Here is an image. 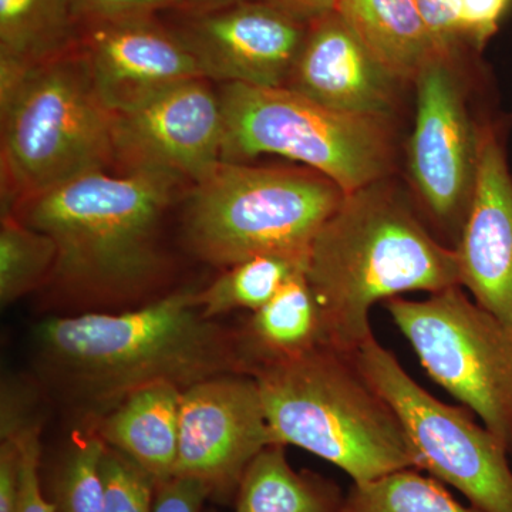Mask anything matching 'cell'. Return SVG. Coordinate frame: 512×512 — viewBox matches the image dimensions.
Returning <instances> with one entry per match:
<instances>
[{
	"label": "cell",
	"mask_w": 512,
	"mask_h": 512,
	"mask_svg": "<svg viewBox=\"0 0 512 512\" xmlns=\"http://www.w3.org/2000/svg\"><path fill=\"white\" fill-rule=\"evenodd\" d=\"M431 379L466 404L512 454V338L463 286L384 302Z\"/></svg>",
	"instance_id": "8"
},
{
	"label": "cell",
	"mask_w": 512,
	"mask_h": 512,
	"mask_svg": "<svg viewBox=\"0 0 512 512\" xmlns=\"http://www.w3.org/2000/svg\"><path fill=\"white\" fill-rule=\"evenodd\" d=\"M413 84L416 119L407 148L410 180L434 234L456 249L476 188L481 124L468 109L457 56L433 57Z\"/></svg>",
	"instance_id": "10"
},
{
	"label": "cell",
	"mask_w": 512,
	"mask_h": 512,
	"mask_svg": "<svg viewBox=\"0 0 512 512\" xmlns=\"http://www.w3.org/2000/svg\"><path fill=\"white\" fill-rule=\"evenodd\" d=\"M340 512L481 511L458 503L436 478L421 476L417 468H403L367 483H353Z\"/></svg>",
	"instance_id": "24"
},
{
	"label": "cell",
	"mask_w": 512,
	"mask_h": 512,
	"mask_svg": "<svg viewBox=\"0 0 512 512\" xmlns=\"http://www.w3.org/2000/svg\"><path fill=\"white\" fill-rule=\"evenodd\" d=\"M234 501V512H340L345 495L328 478L296 471L275 443L249 463Z\"/></svg>",
	"instance_id": "21"
},
{
	"label": "cell",
	"mask_w": 512,
	"mask_h": 512,
	"mask_svg": "<svg viewBox=\"0 0 512 512\" xmlns=\"http://www.w3.org/2000/svg\"><path fill=\"white\" fill-rule=\"evenodd\" d=\"M355 360L402 420L419 470L456 488L478 511L512 512L510 451L503 441L414 382L375 335L357 349Z\"/></svg>",
	"instance_id": "9"
},
{
	"label": "cell",
	"mask_w": 512,
	"mask_h": 512,
	"mask_svg": "<svg viewBox=\"0 0 512 512\" xmlns=\"http://www.w3.org/2000/svg\"><path fill=\"white\" fill-rule=\"evenodd\" d=\"M28 384L19 380L5 379L2 384L0 406V440L23 439L40 433L37 399Z\"/></svg>",
	"instance_id": "27"
},
{
	"label": "cell",
	"mask_w": 512,
	"mask_h": 512,
	"mask_svg": "<svg viewBox=\"0 0 512 512\" xmlns=\"http://www.w3.org/2000/svg\"><path fill=\"white\" fill-rule=\"evenodd\" d=\"M251 376L276 443L329 461L355 484L419 470L402 420L367 382L355 355L322 345L255 367Z\"/></svg>",
	"instance_id": "4"
},
{
	"label": "cell",
	"mask_w": 512,
	"mask_h": 512,
	"mask_svg": "<svg viewBox=\"0 0 512 512\" xmlns=\"http://www.w3.org/2000/svg\"><path fill=\"white\" fill-rule=\"evenodd\" d=\"M404 86L332 12L309 23L285 87L339 113L396 119Z\"/></svg>",
	"instance_id": "16"
},
{
	"label": "cell",
	"mask_w": 512,
	"mask_h": 512,
	"mask_svg": "<svg viewBox=\"0 0 512 512\" xmlns=\"http://www.w3.org/2000/svg\"><path fill=\"white\" fill-rule=\"evenodd\" d=\"M210 500L207 487L187 477H173L157 484L153 512H201Z\"/></svg>",
	"instance_id": "32"
},
{
	"label": "cell",
	"mask_w": 512,
	"mask_h": 512,
	"mask_svg": "<svg viewBox=\"0 0 512 512\" xmlns=\"http://www.w3.org/2000/svg\"><path fill=\"white\" fill-rule=\"evenodd\" d=\"M309 23L258 0L187 13L173 29L197 60L204 79L224 84L285 87Z\"/></svg>",
	"instance_id": "13"
},
{
	"label": "cell",
	"mask_w": 512,
	"mask_h": 512,
	"mask_svg": "<svg viewBox=\"0 0 512 512\" xmlns=\"http://www.w3.org/2000/svg\"><path fill=\"white\" fill-rule=\"evenodd\" d=\"M335 12L404 84H413L424 64L444 55L413 0H336Z\"/></svg>",
	"instance_id": "19"
},
{
	"label": "cell",
	"mask_w": 512,
	"mask_h": 512,
	"mask_svg": "<svg viewBox=\"0 0 512 512\" xmlns=\"http://www.w3.org/2000/svg\"><path fill=\"white\" fill-rule=\"evenodd\" d=\"M198 289H180L119 312L53 316L36 328L40 370L87 424L157 383L187 389L249 375L238 330L204 318Z\"/></svg>",
	"instance_id": "1"
},
{
	"label": "cell",
	"mask_w": 512,
	"mask_h": 512,
	"mask_svg": "<svg viewBox=\"0 0 512 512\" xmlns=\"http://www.w3.org/2000/svg\"><path fill=\"white\" fill-rule=\"evenodd\" d=\"M107 444L92 427L74 436L55 468L52 494L56 512H101L104 481L101 461Z\"/></svg>",
	"instance_id": "25"
},
{
	"label": "cell",
	"mask_w": 512,
	"mask_h": 512,
	"mask_svg": "<svg viewBox=\"0 0 512 512\" xmlns=\"http://www.w3.org/2000/svg\"><path fill=\"white\" fill-rule=\"evenodd\" d=\"M23 441L26 454L25 488L19 512H56L55 504L50 501L40 481V433L30 434Z\"/></svg>",
	"instance_id": "33"
},
{
	"label": "cell",
	"mask_w": 512,
	"mask_h": 512,
	"mask_svg": "<svg viewBox=\"0 0 512 512\" xmlns=\"http://www.w3.org/2000/svg\"><path fill=\"white\" fill-rule=\"evenodd\" d=\"M275 443L254 377H210L183 390L174 477L200 481L210 500L227 504L249 463Z\"/></svg>",
	"instance_id": "11"
},
{
	"label": "cell",
	"mask_w": 512,
	"mask_h": 512,
	"mask_svg": "<svg viewBox=\"0 0 512 512\" xmlns=\"http://www.w3.org/2000/svg\"><path fill=\"white\" fill-rule=\"evenodd\" d=\"M305 275L325 345L348 355L372 338L377 302L461 286L456 249L427 227L393 177L345 195L313 238Z\"/></svg>",
	"instance_id": "3"
},
{
	"label": "cell",
	"mask_w": 512,
	"mask_h": 512,
	"mask_svg": "<svg viewBox=\"0 0 512 512\" xmlns=\"http://www.w3.org/2000/svg\"><path fill=\"white\" fill-rule=\"evenodd\" d=\"M511 0H458L464 39L484 47L500 25Z\"/></svg>",
	"instance_id": "31"
},
{
	"label": "cell",
	"mask_w": 512,
	"mask_h": 512,
	"mask_svg": "<svg viewBox=\"0 0 512 512\" xmlns=\"http://www.w3.org/2000/svg\"><path fill=\"white\" fill-rule=\"evenodd\" d=\"M424 25L444 55L457 56L464 39L458 0H413Z\"/></svg>",
	"instance_id": "28"
},
{
	"label": "cell",
	"mask_w": 512,
	"mask_h": 512,
	"mask_svg": "<svg viewBox=\"0 0 512 512\" xmlns=\"http://www.w3.org/2000/svg\"><path fill=\"white\" fill-rule=\"evenodd\" d=\"M241 2V0H180V8L185 13L207 12V10L224 8L232 3Z\"/></svg>",
	"instance_id": "35"
},
{
	"label": "cell",
	"mask_w": 512,
	"mask_h": 512,
	"mask_svg": "<svg viewBox=\"0 0 512 512\" xmlns=\"http://www.w3.org/2000/svg\"><path fill=\"white\" fill-rule=\"evenodd\" d=\"M113 121L80 47L0 87L2 214L82 175L111 171Z\"/></svg>",
	"instance_id": "5"
},
{
	"label": "cell",
	"mask_w": 512,
	"mask_h": 512,
	"mask_svg": "<svg viewBox=\"0 0 512 512\" xmlns=\"http://www.w3.org/2000/svg\"><path fill=\"white\" fill-rule=\"evenodd\" d=\"M183 184L158 173L96 171L12 211L57 247L49 284L87 312L154 301L170 274L165 215Z\"/></svg>",
	"instance_id": "2"
},
{
	"label": "cell",
	"mask_w": 512,
	"mask_h": 512,
	"mask_svg": "<svg viewBox=\"0 0 512 512\" xmlns=\"http://www.w3.org/2000/svg\"><path fill=\"white\" fill-rule=\"evenodd\" d=\"M345 195L311 168L221 161L192 184L184 242L198 259L222 269L261 255L306 262L313 238Z\"/></svg>",
	"instance_id": "6"
},
{
	"label": "cell",
	"mask_w": 512,
	"mask_h": 512,
	"mask_svg": "<svg viewBox=\"0 0 512 512\" xmlns=\"http://www.w3.org/2000/svg\"><path fill=\"white\" fill-rule=\"evenodd\" d=\"M84 26L90 23L154 18L164 9L180 8V0H77Z\"/></svg>",
	"instance_id": "29"
},
{
	"label": "cell",
	"mask_w": 512,
	"mask_h": 512,
	"mask_svg": "<svg viewBox=\"0 0 512 512\" xmlns=\"http://www.w3.org/2000/svg\"><path fill=\"white\" fill-rule=\"evenodd\" d=\"M249 376L255 367L293 359L325 345L318 303L305 269L295 272L274 298L238 330Z\"/></svg>",
	"instance_id": "20"
},
{
	"label": "cell",
	"mask_w": 512,
	"mask_h": 512,
	"mask_svg": "<svg viewBox=\"0 0 512 512\" xmlns=\"http://www.w3.org/2000/svg\"><path fill=\"white\" fill-rule=\"evenodd\" d=\"M57 247L49 235L29 227L13 212L0 224V302L9 306L49 284Z\"/></svg>",
	"instance_id": "23"
},
{
	"label": "cell",
	"mask_w": 512,
	"mask_h": 512,
	"mask_svg": "<svg viewBox=\"0 0 512 512\" xmlns=\"http://www.w3.org/2000/svg\"><path fill=\"white\" fill-rule=\"evenodd\" d=\"M77 0H0V87L79 49Z\"/></svg>",
	"instance_id": "18"
},
{
	"label": "cell",
	"mask_w": 512,
	"mask_h": 512,
	"mask_svg": "<svg viewBox=\"0 0 512 512\" xmlns=\"http://www.w3.org/2000/svg\"><path fill=\"white\" fill-rule=\"evenodd\" d=\"M220 94L204 77L187 80L114 114L117 173H158L195 184L222 161Z\"/></svg>",
	"instance_id": "12"
},
{
	"label": "cell",
	"mask_w": 512,
	"mask_h": 512,
	"mask_svg": "<svg viewBox=\"0 0 512 512\" xmlns=\"http://www.w3.org/2000/svg\"><path fill=\"white\" fill-rule=\"evenodd\" d=\"M181 396L183 390L170 383L143 387L86 427L164 483L177 466Z\"/></svg>",
	"instance_id": "17"
},
{
	"label": "cell",
	"mask_w": 512,
	"mask_h": 512,
	"mask_svg": "<svg viewBox=\"0 0 512 512\" xmlns=\"http://www.w3.org/2000/svg\"><path fill=\"white\" fill-rule=\"evenodd\" d=\"M288 13L302 22L311 23L335 12L336 0H258Z\"/></svg>",
	"instance_id": "34"
},
{
	"label": "cell",
	"mask_w": 512,
	"mask_h": 512,
	"mask_svg": "<svg viewBox=\"0 0 512 512\" xmlns=\"http://www.w3.org/2000/svg\"><path fill=\"white\" fill-rule=\"evenodd\" d=\"M456 251L461 286L512 338V174L491 123L480 127L476 188Z\"/></svg>",
	"instance_id": "15"
},
{
	"label": "cell",
	"mask_w": 512,
	"mask_h": 512,
	"mask_svg": "<svg viewBox=\"0 0 512 512\" xmlns=\"http://www.w3.org/2000/svg\"><path fill=\"white\" fill-rule=\"evenodd\" d=\"M80 50L100 99L114 114L204 77L180 36L156 16L90 23L84 26Z\"/></svg>",
	"instance_id": "14"
},
{
	"label": "cell",
	"mask_w": 512,
	"mask_h": 512,
	"mask_svg": "<svg viewBox=\"0 0 512 512\" xmlns=\"http://www.w3.org/2000/svg\"><path fill=\"white\" fill-rule=\"evenodd\" d=\"M222 161L279 156L325 175L345 194L393 177L396 119L339 113L288 87L222 84Z\"/></svg>",
	"instance_id": "7"
},
{
	"label": "cell",
	"mask_w": 512,
	"mask_h": 512,
	"mask_svg": "<svg viewBox=\"0 0 512 512\" xmlns=\"http://www.w3.org/2000/svg\"><path fill=\"white\" fill-rule=\"evenodd\" d=\"M26 454L22 440H0V512H19L25 488Z\"/></svg>",
	"instance_id": "30"
},
{
	"label": "cell",
	"mask_w": 512,
	"mask_h": 512,
	"mask_svg": "<svg viewBox=\"0 0 512 512\" xmlns=\"http://www.w3.org/2000/svg\"><path fill=\"white\" fill-rule=\"evenodd\" d=\"M302 269H306V262L288 256H255L225 268L207 288L198 289V306L204 318L212 320L231 312H256Z\"/></svg>",
	"instance_id": "22"
},
{
	"label": "cell",
	"mask_w": 512,
	"mask_h": 512,
	"mask_svg": "<svg viewBox=\"0 0 512 512\" xmlns=\"http://www.w3.org/2000/svg\"><path fill=\"white\" fill-rule=\"evenodd\" d=\"M101 512H153L157 481L120 451L107 446L101 461Z\"/></svg>",
	"instance_id": "26"
}]
</instances>
